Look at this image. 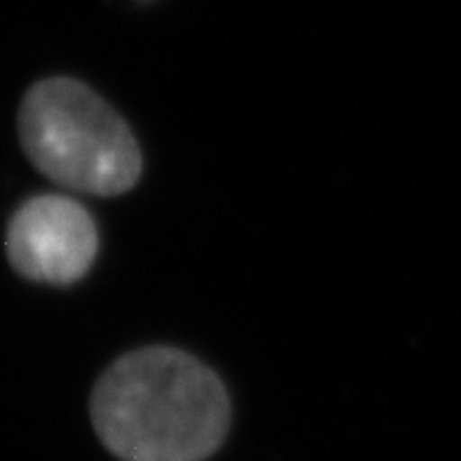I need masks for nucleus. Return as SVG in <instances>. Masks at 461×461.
I'll list each match as a JSON object with an SVG mask.
<instances>
[{
	"label": "nucleus",
	"mask_w": 461,
	"mask_h": 461,
	"mask_svg": "<svg viewBox=\"0 0 461 461\" xmlns=\"http://www.w3.org/2000/svg\"><path fill=\"white\" fill-rule=\"evenodd\" d=\"M90 417L121 461H207L229 436L230 401L221 379L191 353L149 346L99 376Z\"/></svg>",
	"instance_id": "f257e3e1"
},
{
	"label": "nucleus",
	"mask_w": 461,
	"mask_h": 461,
	"mask_svg": "<svg viewBox=\"0 0 461 461\" xmlns=\"http://www.w3.org/2000/svg\"><path fill=\"white\" fill-rule=\"evenodd\" d=\"M19 140L38 170L73 191L113 198L140 182L132 130L78 80L48 78L31 87L19 109Z\"/></svg>",
	"instance_id": "f03ea898"
},
{
	"label": "nucleus",
	"mask_w": 461,
	"mask_h": 461,
	"mask_svg": "<svg viewBox=\"0 0 461 461\" xmlns=\"http://www.w3.org/2000/svg\"><path fill=\"white\" fill-rule=\"evenodd\" d=\"M99 233L90 212L64 195H38L14 212L7 257L17 274L50 285H71L97 259Z\"/></svg>",
	"instance_id": "7ed1b4c3"
}]
</instances>
